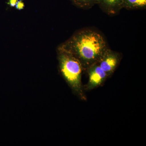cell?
<instances>
[{
  "label": "cell",
  "mask_w": 146,
  "mask_h": 146,
  "mask_svg": "<svg viewBox=\"0 0 146 146\" xmlns=\"http://www.w3.org/2000/svg\"><path fill=\"white\" fill-rule=\"evenodd\" d=\"M104 37L99 33L89 29L74 33L57 48L71 54L81 63L84 70L98 62L108 48Z\"/></svg>",
  "instance_id": "6da1fadb"
},
{
  "label": "cell",
  "mask_w": 146,
  "mask_h": 146,
  "mask_svg": "<svg viewBox=\"0 0 146 146\" xmlns=\"http://www.w3.org/2000/svg\"><path fill=\"white\" fill-rule=\"evenodd\" d=\"M57 53L59 70L63 78L81 99H86L82 85V74L84 70L81 63L67 52L57 48Z\"/></svg>",
  "instance_id": "7a4b0ae2"
},
{
  "label": "cell",
  "mask_w": 146,
  "mask_h": 146,
  "mask_svg": "<svg viewBox=\"0 0 146 146\" xmlns=\"http://www.w3.org/2000/svg\"><path fill=\"white\" fill-rule=\"evenodd\" d=\"M120 59L121 56L119 52L108 48L97 63L109 77L115 72Z\"/></svg>",
  "instance_id": "3957f363"
},
{
  "label": "cell",
  "mask_w": 146,
  "mask_h": 146,
  "mask_svg": "<svg viewBox=\"0 0 146 146\" xmlns=\"http://www.w3.org/2000/svg\"><path fill=\"white\" fill-rule=\"evenodd\" d=\"M89 76V81L86 86L87 90H91L102 84L108 77L107 74L98 63H94L86 70Z\"/></svg>",
  "instance_id": "277c9868"
},
{
  "label": "cell",
  "mask_w": 146,
  "mask_h": 146,
  "mask_svg": "<svg viewBox=\"0 0 146 146\" xmlns=\"http://www.w3.org/2000/svg\"><path fill=\"white\" fill-rule=\"evenodd\" d=\"M97 4L105 13L113 16L123 8V0H97Z\"/></svg>",
  "instance_id": "5b68a950"
},
{
  "label": "cell",
  "mask_w": 146,
  "mask_h": 146,
  "mask_svg": "<svg viewBox=\"0 0 146 146\" xmlns=\"http://www.w3.org/2000/svg\"><path fill=\"white\" fill-rule=\"evenodd\" d=\"M146 0H123V8L129 10L145 9Z\"/></svg>",
  "instance_id": "8992f818"
},
{
  "label": "cell",
  "mask_w": 146,
  "mask_h": 146,
  "mask_svg": "<svg viewBox=\"0 0 146 146\" xmlns=\"http://www.w3.org/2000/svg\"><path fill=\"white\" fill-rule=\"evenodd\" d=\"M73 4L78 8L89 9L97 4V0H70Z\"/></svg>",
  "instance_id": "52a82bcc"
},
{
  "label": "cell",
  "mask_w": 146,
  "mask_h": 146,
  "mask_svg": "<svg viewBox=\"0 0 146 146\" xmlns=\"http://www.w3.org/2000/svg\"><path fill=\"white\" fill-rule=\"evenodd\" d=\"M25 3L23 0H18V2L16 4L15 8L18 10H21L25 7Z\"/></svg>",
  "instance_id": "ba28073f"
},
{
  "label": "cell",
  "mask_w": 146,
  "mask_h": 146,
  "mask_svg": "<svg viewBox=\"0 0 146 146\" xmlns=\"http://www.w3.org/2000/svg\"><path fill=\"white\" fill-rule=\"evenodd\" d=\"M18 1V0H8V1L7 3V4L10 7H14L16 6Z\"/></svg>",
  "instance_id": "9c48e42d"
}]
</instances>
